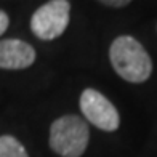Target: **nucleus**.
Listing matches in <instances>:
<instances>
[{
  "label": "nucleus",
  "mask_w": 157,
  "mask_h": 157,
  "mask_svg": "<svg viewBox=\"0 0 157 157\" xmlns=\"http://www.w3.org/2000/svg\"><path fill=\"white\" fill-rule=\"evenodd\" d=\"M109 59L117 75L130 83H143L151 77L152 61L144 47L132 35H119L112 42Z\"/></svg>",
  "instance_id": "1"
},
{
  "label": "nucleus",
  "mask_w": 157,
  "mask_h": 157,
  "mask_svg": "<svg viewBox=\"0 0 157 157\" xmlns=\"http://www.w3.org/2000/svg\"><path fill=\"white\" fill-rule=\"evenodd\" d=\"M88 141V124L74 114L56 119L50 127V147L61 157H82Z\"/></svg>",
  "instance_id": "2"
},
{
  "label": "nucleus",
  "mask_w": 157,
  "mask_h": 157,
  "mask_svg": "<svg viewBox=\"0 0 157 157\" xmlns=\"http://www.w3.org/2000/svg\"><path fill=\"white\" fill-rule=\"evenodd\" d=\"M71 3L67 0H52L39 6L31 18V31L40 40H55L69 26Z\"/></svg>",
  "instance_id": "3"
},
{
  "label": "nucleus",
  "mask_w": 157,
  "mask_h": 157,
  "mask_svg": "<svg viewBox=\"0 0 157 157\" xmlns=\"http://www.w3.org/2000/svg\"><path fill=\"white\" fill-rule=\"evenodd\" d=\"M80 111L90 124L103 132H116L120 125L119 112L108 98L95 88H85L78 99Z\"/></svg>",
  "instance_id": "4"
},
{
  "label": "nucleus",
  "mask_w": 157,
  "mask_h": 157,
  "mask_svg": "<svg viewBox=\"0 0 157 157\" xmlns=\"http://www.w3.org/2000/svg\"><path fill=\"white\" fill-rule=\"evenodd\" d=\"M35 61V50L27 42L18 39L0 40V69L19 71L32 66Z\"/></svg>",
  "instance_id": "5"
},
{
  "label": "nucleus",
  "mask_w": 157,
  "mask_h": 157,
  "mask_svg": "<svg viewBox=\"0 0 157 157\" xmlns=\"http://www.w3.org/2000/svg\"><path fill=\"white\" fill-rule=\"evenodd\" d=\"M0 157H29L26 147L11 136V135H2L0 136Z\"/></svg>",
  "instance_id": "6"
},
{
  "label": "nucleus",
  "mask_w": 157,
  "mask_h": 157,
  "mask_svg": "<svg viewBox=\"0 0 157 157\" xmlns=\"http://www.w3.org/2000/svg\"><path fill=\"white\" fill-rule=\"evenodd\" d=\"M128 0H104V2H101V5L104 6H112V8H122V6H127Z\"/></svg>",
  "instance_id": "7"
},
{
  "label": "nucleus",
  "mask_w": 157,
  "mask_h": 157,
  "mask_svg": "<svg viewBox=\"0 0 157 157\" xmlns=\"http://www.w3.org/2000/svg\"><path fill=\"white\" fill-rule=\"evenodd\" d=\"M8 24H10V19H8V15L0 10V35H2L6 29H8Z\"/></svg>",
  "instance_id": "8"
}]
</instances>
